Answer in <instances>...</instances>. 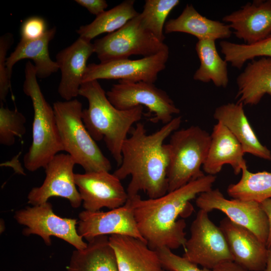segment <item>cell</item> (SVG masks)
I'll use <instances>...</instances> for the list:
<instances>
[{"label":"cell","instance_id":"cell-36","mask_svg":"<svg viewBox=\"0 0 271 271\" xmlns=\"http://www.w3.org/2000/svg\"><path fill=\"white\" fill-rule=\"evenodd\" d=\"M260 203L268 219L269 232L266 245L269 248L271 247V198L264 200Z\"/></svg>","mask_w":271,"mask_h":271},{"label":"cell","instance_id":"cell-7","mask_svg":"<svg viewBox=\"0 0 271 271\" xmlns=\"http://www.w3.org/2000/svg\"><path fill=\"white\" fill-rule=\"evenodd\" d=\"M93 45L100 63L128 59L132 55L150 56L169 49L142 26L139 14L121 28L96 39Z\"/></svg>","mask_w":271,"mask_h":271},{"label":"cell","instance_id":"cell-9","mask_svg":"<svg viewBox=\"0 0 271 271\" xmlns=\"http://www.w3.org/2000/svg\"><path fill=\"white\" fill-rule=\"evenodd\" d=\"M183 255L190 261L210 269L233 261L225 238L219 227L210 219L208 212L200 209L190 227Z\"/></svg>","mask_w":271,"mask_h":271},{"label":"cell","instance_id":"cell-1","mask_svg":"<svg viewBox=\"0 0 271 271\" xmlns=\"http://www.w3.org/2000/svg\"><path fill=\"white\" fill-rule=\"evenodd\" d=\"M215 180L214 175H204L157 198L142 199L139 194L128 197L138 229L151 248L184 247L186 224L177 218L188 217L193 210L190 201L211 190Z\"/></svg>","mask_w":271,"mask_h":271},{"label":"cell","instance_id":"cell-4","mask_svg":"<svg viewBox=\"0 0 271 271\" xmlns=\"http://www.w3.org/2000/svg\"><path fill=\"white\" fill-rule=\"evenodd\" d=\"M23 89L30 97L34 109L32 142L24 157L30 172L45 168L59 152L63 151L53 107L46 101L37 81L34 65L26 63Z\"/></svg>","mask_w":271,"mask_h":271},{"label":"cell","instance_id":"cell-14","mask_svg":"<svg viewBox=\"0 0 271 271\" xmlns=\"http://www.w3.org/2000/svg\"><path fill=\"white\" fill-rule=\"evenodd\" d=\"M74 180L85 210L113 209L124 205L128 199L121 180L109 172L101 171L75 174Z\"/></svg>","mask_w":271,"mask_h":271},{"label":"cell","instance_id":"cell-5","mask_svg":"<svg viewBox=\"0 0 271 271\" xmlns=\"http://www.w3.org/2000/svg\"><path fill=\"white\" fill-rule=\"evenodd\" d=\"M63 151L85 172H109L111 165L87 130L82 120V104L76 99L53 103Z\"/></svg>","mask_w":271,"mask_h":271},{"label":"cell","instance_id":"cell-24","mask_svg":"<svg viewBox=\"0 0 271 271\" xmlns=\"http://www.w3.org/2000/svg\"><path fill=\"white\" fill-rule=\"evenodd\" d=\"M56 32V27L48 29L42 38L31 41L21 39L15 50L7 57L6 66L11 78L14 66L20 60L29 59L34 62L37 78L44 79L56 72L59 67L50 58L48 46Z\"/></svg>","mask_w":271,"mask_h":271},{"label":"cell","instance_id":"cell-28","mask_svg":"<svg viewBox=\"0 0 271 271\" xmlns=\"http://www.w3.org/2000/svg\"><path fill=\"white\" fill-rule=\"evenodd\" d=\"M240 180L228 187L227 192L232 198L260 203L271 198V172L252 173L243 169Z\"/></svg>","mask_w":271,"mask_h":271},{"label":"cell","instance_id":"cell-31","mask_svg":"<svg viewBox=\"0 0 271 271\" xmlns=\"http://www.w3.org/2000/svg\"><path fill=\"white\" fill-rule=\"evenodd\" d=\"M26 118L20 111L0 107V143L11 146L15 143L17 137L21 138L26 132Z\"/></svg>","mask_w":271,"mask_h":271},{"label":"cell","instance_id":"cell-3","mask_svg":"<svg viewBox=\"0 0 271 271\" xmlns=\"http://www.w3.org/2000/svg\"><path fill=\"white\" fill-rule=\"evenodd\" d=\"M79 95L86 98L88 107L82 118L88 132L96 141L103 140L118 165L122 161L121 148L134 123L142 118L144 107L119 110L109 101L98 80L83 83Z\"/></svg>","mask_w":271,"mask_h":271},{"label":"cell","instance_id":"cell-13","mask_svg":"<svg viewBox=\"0 0 271 271\" xmlns=\"http://www.w3.org/2000/svg\"><path fill=\"white\" fill-rule=\"evenodd\" d=\"M76 164L68 154H58L44 168L45 179L41 186L33 188L29 192L28 203L32 206L48 202L52 197L67 199L74 208L82 203L80 195L77 189L73 169Z\"/></svg>","mask_w":271,"mask_h":271},{"label":"cell","instance_id":"cell-15","mask_svg":"<svg viewBox=\"0 0 271 271\" xmlns=\"http://www.w3.org/2000/svg\"><path fill=\"white\" fill-rule=\"evenodd\" d=\"M78 217L77 232L88 242L99 236L119 235L147 243L138 229L132 209L127 201L124 205L108 211L84 210Z\"/></svg>","mask_w":271,"mask_h":271},{"label":"cell","instance_id":"cell-17","mask_svg":"<svg viewBox=\"0 0 271 271\" xmlns=\"http://www.w3.org/2000/svg\"><path fill=\"white\" fill-rule=\"evenodd\" d=\"M93 53V43L79 37L56 55V62L61 74L58 92L65 100L73 99L79 95L87 60Z\"/></svg>","mask_w":271,"mask_h":271},{"label":"cell","instance_id":"cell-37","mask_svg":"<svg viewBox=\"0 0 271 271\" xmlns=\"http://www.w3.org/2000/svg\"><path fill=\"white\" fill-rule=\"evenodd\" d=\"M212 270V271H249L233 261L221 263Z\"/></svg>","mask_w":271,"mask_h":271},{"label":"cell","instance_id":"cell-2","mask_svg":"<svg viewBox=\"0 0 271 271\" xmlns=\"http://www.w3.org/2000/svg\"><path fill=\"white\" fill-rule=\"evenodd\" d=\"M181 116L173 118L160 129L147 134L144 124L137 122L130 136L121 148L122 161L113 174L120 180L131 176L127 188L128 197L145 192L149 198H157L168 192L169 152L165 140L178 129Z\"/></svg>","mask_w":271,"mask_h":271},{"label":"cell","instance_id":"cell-23","mask_svg":"<svg viewBox=\"0 0 271 271\" xmlns=\"http://www.w3.org/2000/svg\"><path fill=\"white\" fill-rule=\"evenodd\" d=\"M237 102L244 105H256L262 97L271 96V58L260 57L247 63L237 76Z\"/></svg>","mask_w":271,"mask_h":271},{"label":"cell","instance_id":"cell-27","mask_svg":"<svg viewBox=\"0 0 271 271\" xmlns=\"http://www.w3.org/2000/svg\"><path fill=\"white\" fill-rule=\"evenodd\" d=\"M134 1L133 0L123 1L96 17L90 24L81 26L76 32L79 37L90 41L102 33H113L139 15L134 8Z\"/></svg>","mask_w":271,"mask_h":271},{"label":"cell","instance_id":"cell-34","mask_svg":"<svg viewBox=\"0 0 271 271\" xmlns=\"http://www.w3.org/2000/svg\"><path fill=\"white\" fill-rule=\"evenodd\" d=\"M45 20L38 16H33L26 19L21 28V39L31 41L42 38L47 32Z\"/></svg>","mask_w":271,"mask_h":271},{"label":"cell","instance_id":"cell-22","mask_svg":"<svg viewBox=\"0 0 271 271\" xmlns=\"http://www.w3.org/2000/svg\"><path fill=\"white\" fill-rule=\"evenodd\" d=\"M164 28L166 34L185 33L196 37L198 40L227 39L232 33L229 25L201 15L192 5L188 4L179 17L168 20Z\"/></svg>","mask_w":271,"mask_h":271},{"label":"cell","instance_id":"cell-30","mask_svg":"<svg viewBox=\"0 0 271 271\" xmlns=\"http://www.w3.org/2000/svg\"><path fill=\"white\" fill-rule=\"evenodd\" d=\"M179 3L178 0H146L143 12L139 13L142 26L164 42L166 20Z\"/></svg>","mask_w":271,"mask_h":271},{"label":"cell","instance_id":"cell-18","mask_svg":"<svg viewBox=\"0 0 271 271\" xmlns=\"http://www.w3.org/2000/svg\"><path fill=\"white\" fill-rule=\"evenodd\" d=\"M233 33L250 45L271 36V0H254L222 18Z\"/></svg>","mask_w":271,"mask_h":271},{"label":"cell","instance_id":"cell-21","mask_svg":"<svg viewBox=\"0 0 271 271\" xmlns=\"http://www.w3.org/2000/svg\"><path fill=\"white\" fill-rule=\"evenodd\" d=\"M213 117L232 133L245 153L271 160L270 151L259 142L245 114L242 103L221 105L215 109Z\"/></svg>","mask_w":271,"mask_h":271},{"label":"cell","instance_id":"cell-38","mask_svg":"<svg viewBox=\"0 0 271 271\" xmlns=\"http://www.w3.org/2000/svg\"><path fill=\"white\" fill-rule=\"evenodd\" d=\"M264 271H271V247L268 248L266 265Z\"/></svg>","mask_w":271,"mask_h":271},{"label":"cell","instance_id":"cell-16","mask_svg":"<svg viewBox=\"0 0 271 271\" xmlns=\"http://www.w3.org/2000/svg\"><path fill=\"white\" fill-rule=\"evenodd\" d=\"M219 227L234 262L249 271L264 270L268 251L265 243L249 229L227 217L220 221Z\"/></svg>","mask_w":271,"mask_h":271},{"label":"cell","instance_id":"cell-25","mask_svg":"<svg viewBox=\"0 0 271 271\" xmlns=\"http://www.w3.org/2000/svg\"><path fill=\"white\" fill-rule=\"evenodd\" d=\"M66 271H118L109 236L96 237L88 242L84 249L74 250Z\"/></svg>","mask_w":271,"mask_h":271},{"label":"cell","instance_id":"cell-11","mask_svg":"<svg viewBox=\"0 0 271 271\" xmlns=\"http://www.w3.org/2000/svg\"><path fill=\"white\" fill-rule=\"evenodd\" d=\"M200 209L218 210L233 222L251 231L266 244L269 232L267 217L260 203L237 199H227L218 189L202 193L196 199Z\"/></svg>","mask_w":271,"mask_h":271},{"label":"cell","instance_id":"cell-6","mask_svg":"<svg viewBox=\"0 0 271 271\" xmlns=\"http://www.w3.org/2000/svg\"><path fill=\"white\" fill-rule=\"evenodd\" d=\"M210 134L199 126L177 129L167 144L168 192L204 176L201 167L207 158Z\"/></svg>","mask_w":271,"mask_h":271},{"label":"cell","instance_id":"cell-12","mask_svg":"<svg viewBox=\"0 0 271 271\" xmlns=\"http://www.w3.org/2000/svg\"><path fill=\"white\" fill-rule=\"evenodd\" d=\"M169 49L137 60L120 59L87 65L82 83L98 79H118L132 82L154 83L166 67Z\"/></svg>","mask_w":271,"mask_h":271},{"label":"cell","instance_id":"cell-8","mask_svg":"<svg viewBox=\"0 0 271 271\" xmlns=\"http://www.w3.org/2000/svg\"><path fill=\"white\" fill-rule=\"evenodd\" d=\"M106 94L111 103L119 110L146 106L150 113H153L151 121L154 123L160 121L166 124L173 119L174 114L180 112L167 92L154 83L119 80Z\"/></svg>","mask_w":271,"mask_h":271},{"label":"cell","instance_id":"cell-29","mask_svg":"<svg viewBox=\"0 0 271 271\" xmlns=\"http://www.w3.org/2000/svg\"><path fill=\"white\" fill-rule=\"evenodd\" d=\"M219 46L224 60L238 69H241L247 61L256 57L271 58V36L250 45L222 41Z\"/></svg>","mask_w":271,"mask_h":271},{"label":"cell","instance_id":"cell-26","mask_svg":"<svg viewBox=\"0 0 271 271\" xmlns=\"http://www.w3.org/2000/svg\"><path fill=\"white\" fill-rule=\"evenodd\" d=\"M200 66L193 79L204 83L212 81L218 87H226L229 82L227 62L220 56L213 40H198L195 46Z\"/></svg>","mask_w":271,"mask_h":271},{"label":"cell","instance_id":"cell-33","mask_svg":"<svg viewBox=\"0 0 271 271\" xmlns=\"http://www.w3.org/2000/svg\"><path fill=\"white\" fill-rule=\"evenodd\" d=\"M14 36L10 33L0 38V102L3 104L6 101L11 87V79L6 66L7 55L13 44Z\"/></svg>","mask_w":271,"mask_h":271},{"label":"cell","instance_id":"cell-20","mask_svg":"<svg viewBox=\"0 0 271 271\" xmlns=\"http://www.w3.org/2000/svg\"><path fill=\"white\" fill-rule=\"evenodd\" d=\"M109 241L116 258L118 271H168L157 251L132 237L112 235Z\"/></svg>","mask_w":271,"mask_h":271},{"label":"cell","instance_id":"cell-32","mask_svg":"<svg viewBox=\"0 0 271 271\" xmlns=\"http://www.w3.org/2000/svg\"><path fill=\"white\" fill-rule=\"evenodd\" d=\"M156 250L162 265L168 271H212L205 267L199 268L197 264L174 253L167 247H162Z\"/></svg>","mask_w":271,"mask_h":271},{"label":"cell","instance_id":"cell-19","mask_svg":"<svg viewBox=\"0 0 271 271\" xmlns=\"http://www.w3.org/2000/svg\"><path fill=\"white\" fill-rule=\"evenodd\" d=\"M207 158L202 166L204 172L214 175L219 173L224 165H230L237 175L246 168L245 153L239 142L220 122L213 126Z\"/></svg>","mask_w":271,"mask_h":271},{"label":"cell","instance_id":"cell-10","mask_svg":"<svg viewBox=\"0 0 271 271\" xmlns=\"http://www.w3.org/2000/svg\"><path fill=\"white\" fill-rule=\"evenodd\" d=\"M14 217L19 224L25 226L23 231L24 235H38L47 245H51V237L55 236L72 245L76 249H83L87 246L77 232V220L56 215L48 201L19 210Z\"/></svg>","mask_w":271,"mask_h":271},{"label":"cell","instance_id":"cell-35","mask_svg":"<svg viewBox=\"0 0 271 271\" xmlns=\"http://www.w3.org/2000/svg\"><path fill=\"white\" fill-rule=\"evenodd\" d=\"M75 2L96 17L103 13L108 7L104 0H75Z\"/></svg>","mask_w":271,"mask_h":271}]
</instances>
